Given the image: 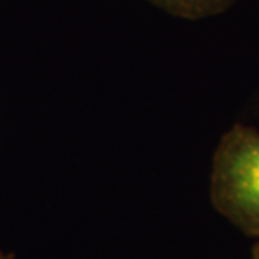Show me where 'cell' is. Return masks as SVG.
I'll use <instances>...</instances> for the list:
<instances>
[{
	"label": "cell",
	"instance_id": "cell-3",
	"mask_svg": "<svg viewBox=\"0 0 259 259\" xmlns=\"http://www.w3.org/2000/svg\"><path fill=\"white\" fill-rule=\"evenodd\" d=\"M252 259H259V242L252 249Z\"/></svg>",
	"mask_w": 259,
	"mask_h": 259
},
{
	"label": "cell",
	"instance_id": "cell-4",
	"mask_svg": "<svg viewBox=\"0 0 259 259\" xmlns=\"http://www.w3.org/2000/svg\"><path fill=\"white\" fill-rule=\"evenodd\" d=\"M0 259H12V256H8V255H5L2 250H0Z\"/></svg>",
	"mask_w": 259,
	"mask_h": 259
},
{
	"label": "cell",
	"instance_id": "cell-1",
	"mask_svg": "<svg viewBox=\"0 0 259 259\" xmlns=\"http://www.w3.org/2000/svg\"><path fill=\"white\" fill-rule=\"evenodd\" d=\"M210 200L225 219L259 236V131L235 124L213 154Z\"/></svg>",
	"mask_w": 259,
	"mask_h": 259
},
{
	"label": "cell",
	"instance_id": "cell-2",
	"mask_svg": "<svg viewBox=\"0 0 259 259\" xmlns=\"http://www.w3.org/2000/svg\"><path fill=\"white\" fill-rule=\"evenodd\" d=\"M171 16L189 20L221 15L239 0H148Z\"/></svg>",
	"mask_w": 259,
	"mask_h": 259
}]
</instances>
